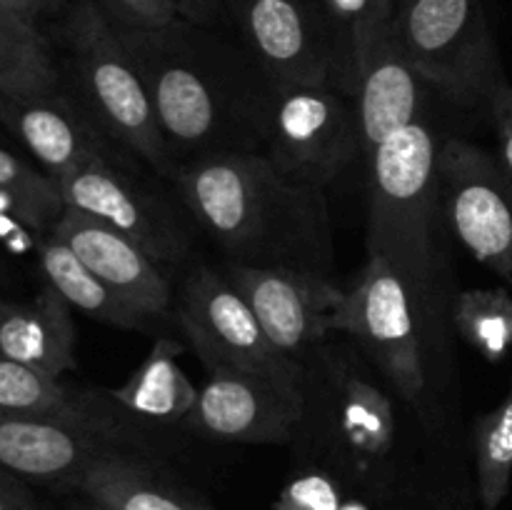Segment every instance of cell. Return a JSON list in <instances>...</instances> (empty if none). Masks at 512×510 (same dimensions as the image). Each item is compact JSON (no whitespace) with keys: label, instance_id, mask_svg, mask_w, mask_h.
<instances>
[{"label":"cell","instance_id":"6da1fadb","mask_svg":"<svg viewBox=\"0 0 512 510\" xmlns=\"http://www.w3.org/2000/svg\"><path fill=\"white\" fill-rule=\"evenodd\" d=\"M115 30L148 88L175 170L205 155L263 153L278 85L248 48L188 20Z\"/></svg>","mask_w":512,"mask_h":510},{"label":"cell","instance_id":"7a4b0ae2","mask_svg":"<svg viewBox=\"0 0 512 510\" xmlns=\"http://www.w3.org/2000/svg\"><path fill=\"white\" fill-rule=\"evenodd\" d=\"M175 185L225 260L328 275L335 265L325 190L288 178L260 150L185 160Z\"/></svg>","mask_w":512,"mask_h":510},{"label":"cell","instance_id":"3957f363","mask_svg":"<svg viewBox=\"0 0 512 510\" xmlns=\"http://www.w3.org/2000/svg\"><path fill=\"white\" fill-rule=\"evenodd\" d=\"M303 423L293 443L345 493L378 505L403 475L395 390L350 340L328 338L303 360Z\"/></svg>","mask_w":512,"mask_h":510},{"label":"cell","instance_id":"277c9868","mask_svg":"<svg viewBox=\"0 0 512 510\" xmlns=\"http://www.w3.org/2000/svg\"><path fill=\"white\" fill-rule=\"evenodd\" d=\"M438 163V135L425 120L390 135L368 155V253L398 270L423 328L425 320L435 318L440 300V255L433 235Z\"/></svg>","mask_w":512,"mask_h":510},{"label":"cell","instance_id":"5b68a950","mask_svg":"<svg viewBox=\"0 0 512 510\" xmlns=\"http://www.w3.org/2000/svg\"><path fill=\"white\" fill-rule=\"evenodd\" d=\"M65 40L70 98L110 143L165 178H175L155 105L115 25L90 0H75L65 23Z\"/></svg>","mask_w":512,"mask_h":510},{"label":"cell","instance_id":"8992f818","mask_svg":"<svg viewBox=\"0 0 512 510\" xmlns=\"http://www.w3.org/2000/svg\"><path fill=\"white\" fill-rule=\"evenodd\" d=\"M390 38L423 80L463 108H490L505 80L483 0H395Z\"/></svg>","mask_w":512,"mask_h":510},{"label":"cell","instance_id":"52a82bcc","mask_svg":"<svg viewBox=\"0 0 512 510\" xmlns=\"http://www.w3.org/2000/svg\"><path fill=\"white\" fill-rule=\"evenodd\" d=\"M335 335H345L388 380L405 403H420L428 388L425 333L408 285L385 258L370 255L335 318Z\"/></svg>","mask_w":512,"mask_h":510},{"label":"cell","instance_id":"ba28073f","mask_svg":"<svg viewBox=\"0 0 512 510\" xmlns=\"http://www.w3.org/2000/svg\"><path fill=\"white\" fill-rule=\"evenodd\" d=\"M263 153L288 178L325 190L363 155L353 98L335 85L278 88Z\"/></svg>","mask_w":512,"mask_h":510},{"label":"cell","instance_id":"9c48e42d","mask_svg":"<svg viewBox=\"0 0 512 510\" xmlns=\"http://www.w3.org/2000/svg\"><path fill=\"white\" fill-rule=\"evenodd\" d=\"M438 178L455 238L512 288V183L500 160L450 138L440 145Z\"/></svg>","mask_w":512,"mask_h":510},{"label":"cell","instance_id":"30bf717a","mask_svg":"<svg viewBox=\"0 0 512 510\" xmlns=\"http://www.w3.org/2000/svg\"><path fill=\"white\" fill-rule=\"evenodd\" d=\"M303 375L258 373V370L215 368L198 390V400L185 418L200 438L220 443L285 445L293 443L303 423Z\"/></svg>","mask_w":512,"mask_h":510},{"label":"cell","instance_id":"8fae6325","mask_svg":"<svg viewBox=\"0 0 512 510\" xmlns=\"http://www.w3.org/2000/svg\"><path fill=\"white\" fill-rule=\"evenodd\" d=\"M180 328L205 368H240L300 378L303 363L270 343L248 300L225 273L198 268L188 275L175 308Z\"/></svg>","mask_w":512,"mask_h":510},{"label":"cell","instance_id":"7c38bea8","mask_svg":"<svg viewBox=\"0 0 512 510\" xmlns=\"http://www.w3.org/2000/svg\"><path fill=\"white\" fill-rule=\"evenodd\" d=\"M255 55L278 88L335 85L340 88V55L323 3L313 0H228Z\"/></svg>","mask_w":512,"mask_h":510},{"label":"cell","instance_id":"4fadbf2b","mask_svg":"<svg viewBox=\"0 0 512 510\" xmlns=\"http://www.w3.org/2000/svg\"><path fill=\"white\" fill-rule=\"evenodd\" d=\"M225 275L243 293L270 343L285 358L303 363L305 355L335 335L345 290L328 275L238 263H225Z\"/></svg>","mask_w":512,"mask_h":510},{"label":"cell","instance_id":"5bb4252c","mask_svg":"<svg viewBox=\"0 0 512 510\" xmlns=\"http://www.w3.org/2000/svg\"><path fill=\"white\" fill-rule=\"evenodd\" d=\"M63 205L110 225L133 240L158 265L188 253L190 238L178 215L143 180L113 160V153L90 160L58 185Z\"/></svg>","mask_w":512,"mask_h":510},{"label":"cell","instance_id":"9a60e30c","mask_svg":"<svg viewBox=\"0 0 512 510\" xmlns=\"http://www.w3.org/2000/svg\"><path fill=\"white\" fill-rule=\"evenodd\" d=\"M50 235L63 240L120 300L138 310L148 323L173 308V288L163 268L130 238L110 225L65 208Z\"/></svg>","mask_w":512,"mask_h":510},{"label":"cell","instance_id":"2e32d148","mask_svg":"<svg viewBox=\"0 0 512 510\" xmlns=\"http://www.w3.org/2000/svg\"><path fill=\"white\" fill-rule=\"evenodd\" d=\"M0 413L55 420L73 428L93 430L125 448L140 450L145 430L140 420L130 418L110 393L73 388L60 378L20 365L0 355Z\"/></svg>","mask_w":512,"mask_h":510},{"label":"cell","instance_id":"e0dca14e","mask_svg":"<svg viewBox=\"0 0 512 510\" xmlns=\"http://www.w3.org/2000/svg\"><path fill=\"white\" fill-rule=\"evenodd\" d=\"M115 450L133 448L55 420L0 413V468L30 483L75 490L85 470Z\"/></svg>","mask_w":512,"mask_h":510},{"label":"cell","instance_id":"ac0fdd59","mask_svg":"<svg viewBox=\"0 0 512 510\" xmlns=\"http://www.w3.org/2000/svg\"><path fill=\"white\" fill-rule=\"evenodd\" d=\"M0 120L58 185L90 160L110 155V140L63 88L33 98H0Z\"/></svg>","mask_w":512,"mask_h":510},{"label":"cell","instance_id":"d6986e66","mask_svg":"<svg viewBox=\"0 0 512 510\" xmlns=\"http://www.w3.org/2000/svg\"><path fill=\"white\" fill-rule=\"evenodd\" d=\"M425 85L423 75L405 58L388 30L383 43L365 60L353 90L365 158L390 135L423 120Z\"/></svg>","mask_w":512,"mask_h":510},{"label":"cell","instance_id":"ffe728a7","mask_svg":"<svg viewBox=\"0 0 512 510\" xmlns=\"http://www.w3.org/2000/svg\"><path fill=\"white\" fill-rule=\"evenodd\" d=\"M78 328L68 300L45 288L28 303L0 300V355L20 365L63 378L75 368Z\"/></svg>","mask_w":512,"mask_h":510},{"label":"cell","instance_id":"44dd1931","mask_svg":"<svg viewBox=\"0 0 512 510\" xmlns=\"http://www.w3.org/2000/svg\"><path fill=\"white\" fill-rule=\"evenodd\" d=\"M75 493L100 510H213L160 478L135 450H115L90 465Z\"/></svg>","mask_w":512,"mask_h":510},{"label":"cell","instance_id":"7402d4cb","mask_svg":"<svg viewBox=\"0 0 512 510\" xmlns=\"http://www.w3.org/2000/svg\"><path fill=\"white\" fill-rule=\"evenodd\" d=\"M178 355L180 345L175 340L158 338L130 378L120 388L108 390L110 398L143 425L185 423L200 388L188 378Z\"/></svg>","mask_w":512,"mask_h":510},{"label":"cell","instance_id":"603a6c76","mask_svg":"<svg viewBox=\"0 0 512 510\" xmlns=\"http://www.w3.org/2000/svg\"><path fill=\"white\" fill-rule=\"evenodd\" d=\"M40 270L45 283L58 290L73 310L120 330H143L148 320L120 300L68 245L55 235L40 243Z\"/></svg>","mask_w":512,"mask_h":510},{"label":"cell","instance_id":"cb8c5ba5","mask_svg":"<svg viewBox=\"0 0 512 510\" xmlns=\"http://www.w3.org/2000/svg\"><path fill=\"white\" fill-rule=\"evenodd\" d=\"M63 88V73L38 20L0 10V98H33Z\"/></svg>","mask_w":512,"mask_h":510},{"label":"cell","instance_id":"d4e9b609","mask_svg":"<svg viewBox=\"0 0 512 510\" xmlns=\"http://www.w3.org/2000/svg\"><path fill=\"white\" fill-rule=\"evenodd\" d=\"M333 25L340 55V90L353 98L365 60L385 40L395 0H320Z\"/></svg>","mask_w":512,"mask_h":510},{"label":"cell","instance_id":"484cf974","mask_svg":"<svg viewBox=\"0 0 512 510\" xmlns=\"http://www.w3.org/2000/svg\"><path fill=\"white\" fill-rule=\"evenodd\" d=\"M478 485L460 468L408 463L395 488L373 510H478Z\"/></svg>","mask_w":512,"mask_h":510},{"label":"cell","instance_id":"4316f807","mask_svg":"<svg viewBox=\"0 0 512 510\" xmlns=\"http://www.w3.org/2000/svg\"><path fill=\"white\" fill-rule=\"evenodd\" d=\"M453 325L460 338L498 363L512 350V293L510 288H470L453 298Z\"/></svg>","mask_w":512,"mask_h":510},{"label":"cell","instance_id":"83f0119b","mask_svg":"<svg viewBox=\"0 0 512 510\" xmlns=\"http://www.w3.org/2000/svg\"><path fill=\"white\" fill-rule=\"evenodd\" d=\"M473 458L480 508L498 510L512 483V390L475 428Z\"/></svg>","mask_w":512,"mask_h":510},{"label":"cell","instance_id":"f1b7e54d","mask_svg":"<svg viewBox=\"0 0 512 510\" xmlns=\"http://www.w3.org/2000/svg\"><path fill=\"white\" fill-rule=\"evenodd\" d=\"M0 198L33 228L50 230L65 210L58 183L5 148H0Z\"/></svg>","mask_w":512,"mask_h":510},{"label":"cell","instance_id":"f546056e","mask_svg":"<svg viewBox=\"0 0 512 510\" xmlns=\"http://www.w3.org/2000/svg\"><path fill=\"white\" fill-rule=\"evenodd\" d=\"M345 498L348 493L333 473L308 468L280 490L275 510H340Z\"/></svg>","mask_w":512,"mask_h":510},{"label":"cell","instance_id":"4dcf8cb0","mask_svg":"<svg viewBox=\"0 0 512 510\" xmlns=\"http://www.w3.org/2000/svg\"><path fill=\"white\" fill-rule=\"evenodd\" d=\"M115 28L160 30L180 20L173 0H90Z\"/></svg>","mask_w":512,"mask_h":510},{"label":"cell","instance_id":"1f68e13d","mask_svg":"<svg viewBox=\"0 0 512 510\" xmlns=\"http://www.w3.org/2000/svg\"><path fill=\"white\" fill-rule=\"evenodd\" d=\"M488 113L493 115L495 130H498V148H500V165L508 173L512 183V85L505 83L498 90V95L490 103Z\"/></svg>","mask_w":512,"mask_h":510},{"label":"cell","instance_id":"d6a6232c","mask_svg":"<svg viewBox=\"0 0 512 510\" xmlns=\"http://www.w3.org/2000/svg\"><path fill=\"white\" fill-rule=\"evenodd\" d=\"M0 510H45L38 500L33 498L25 480L18 475L0 468Z\"/></svg>","mask_w":512,"mask_h":510},{"label":"cell","instance_id":"836d02e7","mask_svg":"<svg viewBox=\"0 0 512 510\" xmlns=\"http://www.w3.org/2000/svg\"><path fill=\"white\" fill-rule=\"evenodd\" d=\"M173 3L178 8L180 20L210 28L220 18L223 3H228V0H173Z\"/></svg>","mask_w":512,"mask_h":510},{"label":"cell","instance_id":"e575fe53","mask_svg":"<svg viewBox=\"0 0 512 510\" xmlns=\"http://www.w3.org/2000/svg\"><path fill=\"white\" fill-rule=\"evenodd\" d=\"M60 8V0H0V10H10V13L28 15V18L38 20L43 15L55 13Z\"/></svg>","mask_w":512,"mask_h":510},{"label":"cell","instance_id":"d590c367","mask_svg":"<svg viewBox=\"0 0 512 510\" xmlns=\"http://www.w3.org/2000/svg\"><path fill=\"white\" fill-rule=\"evenodd\" d=\"M340 510H373V505H370L368 500L358 498V495H348V498H345V503H343V508H340Z\"/></svg>","mask_w":512,"mask_h":510},{"label":"cell","instance_id":"8d00e7d4","mask_svg":"<svg viewBox=\"0 0 512 510\" xmlns=\"http://www.w3.org/2000/svg\"><path fill=\"white\" fill-rule=\"evenodd\" d=\"M68 510H100V508H95L93 503H88V500H80V503H73L70 505Z\"/></svg>","mask_w":512,"mask_h":510}]
</instances>
